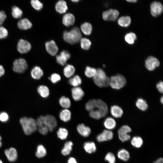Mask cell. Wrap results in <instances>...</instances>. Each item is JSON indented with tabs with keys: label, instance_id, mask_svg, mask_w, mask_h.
<instances>
[{
	"label": "cell",
	"instance_id": "43",
	"mask_svg": "<svg viewBox=\"0 0 163 163\" xmlns=\"http://www.w3.org/2000/svg\"><path fill=\"white\" fill-rule=\"evenodd\" d=\"M30 4L32 7L37 11L40 10L43 7V4L38 0H32Z\"/></svg>",
	"mask_w": 163,
	"mask_h": 163
},
{
	"label": "cell",
	"instance_id": "25",
	"mask_svg": "<svg viewBox=\"0 0 163 163\" xmlns=\"http://www.w3.org/2000/svg\"><path fill=\"white\" fill-rule=\"evenodd\" d=\"M59 117L61 120L64 122H67L71 119V112L68 109H64L60 112Z\"/></svg>",
	"mask_w": 163,
	"mask_h": 163
},
{
	"label": "cell",
	"instance_id": "24",
	"mask_svg": "<svg viewBox=\"0 0 163 163\" xmlns=\"http://www.w3.org/2000/svg\"><path fill=\"white\" fill-rule=\"evenodd\" d=\"M75 72L74 66L70 64L67 65L63 69V74L65 76L68 78H70L73 76Z\"/></svg>",
	"mask_w": 163,
	"mask_h": 163
},
{
	"label": "cell",
	"instance_id": "52",
	"mask_svg": "<svg viewBox=\"0 0 163 163\" xmlns=\"http://www.w3.org/2000/svg\"><path fill=\"white\" fill-rule=\"evenodd\" d=\"M67 163H78L75 159L73 157H71L68 159Z\"/></svg>",
	"mask_w": 163,
	"mask_h": 163
},
{
	"label": "cell",
	"instance_id": "14",
	"mask_svg": "<svg viewBox=\"0 0 163 163\" xmlns=\"http://www.w3.org/2000/svg\"><path fill=\"white\" fill-rule=\"evenodd\" d=\"M4 153L7 159L11 162H14L17 159L18 153L14 148L10 147L5 149Z\"/></svg>",
	"mask_w": 163,
	"mask_h": 163
},
{
	"label": "cell",
	"instance_id": "26",
	"mask_svg": "<svg viewBox=\"0 0 163 163\" xmlns=\"http://www.w3.org/2000/svg\"><path fill=\"white\" fill-rule=\"evenodd\" d=\"M117 156L122 161H127L129 159L130 154L127 150L124 149H122L118 152Z\"/></svg>",
	"mask_w": 163,
	"mask_h": 163
},
{
	"label": "cell",
	"instance_id": "17",
	"mask_svg": "<svg viewBox=\"0 0 163 163\" xmlns=\"http://www.w3.org/2000/svg\"><path fill=\"white\" fill-rule=\"evenodd\" d=\"M71 93L72 97L75 101L81 100L85 95L84 91L79 86L73 87L71 89Z\"/></svg>",
	"mask_w": 163,
	"mask_h": 163
},
{
	"label": "cell",
	"instance_id": "13",
	"mask_svg": "<svg viewBox=\"0 0 163 163\" xmlns=\"http://www.w3.org/2000/svg\"><path fill=\"white\" fill-rule=\"evenodd\" d=\"M113 133L111 131L105 129L96 137L97 140L99 142L110 140L113 139Z\"/></svg>",
	"mask_w": 163,
	"mask_h": 163
},
{
	"label": "cell",
	"instance_id": "36",
	"mask_svg": "<svg viewBox=\"0 0 163 163\" xmlns=\"http://www.w3.org/2000/svg\"><path fill=\"white\" fill-rule=\"evenodd\" d=\"M46 150L42 145H39L37 147L35 155L38 158H42L45 157L46 154Z\"/></svg>",
	"mask_w": 163,
	"mask_h": 163
},
{
	"label": "cell",
	"instance_id": "58",
	"mask_svg": "<svg viewBox=\"0 0 163 163\" xmlns=\"http://www.w3.org/2000/svg\"><path fill=\"white\" fill-rule=\"evenodd\" d=\"M0 163H3L1 159H0Z\"/></svg>",
	"mask_w": 163,
	"mask_h": 163
},
{
	"label": "cell",
	"instance_id": "49",
	"mask_svg": "<svg viewBox=\"0 0 163 163\" xmlns=\"http://www.w3.org/2000/svg\"><path fill=\"white\" fill-rule=\"evenodd\" d=\"M6 18L5 12L3 11H0V25L3 24Z\"/></svg>",
	"mask_w": 163,
	"mask_h": 163
},
{
	"label": "cell",
	"instance_id": "29",
	"mask_svg": "<svg viewBox=\"0 0 163 163\" xmlns=\"http://www.w3.org/2000/svg\"><path fill=\"white\" fill-rule=\"evenodd\" d=\"M38 93L43 98H46L50 94V90L48 88L44 85H40L37 88Z\"/></svg>",
	"mask_w": 163,
	"mask_h": 163
},
{
	"label": "cell",
	"instance_id": "40",
	"mask_svg": "<svg viewBox=\"0 0 163 163\" xmlns=\"http://www.w3.org/2000/svg\"><path fill=\"white\" fill-rule=\"evenodd\" d=\"M81 48L85 50H88L91 45V42L88 39L86 38H81L80 40Z\"/></svg>",
	"mask_w": 163,
	"mask_h": 163
},
{
	"label": "cell",
	"instance_id": "45",
	"mask_svg": "<svg viewBox=\"0 0 163 163\" xmlns=\"http://www.w3.org/2000/svg\"><path fill=\"white\" fill-rule=\"evenodd\" d=\"M49 79L52 83L55 84L61 80V78L59 74L54 73L51 75L49 77Z\"/></svg>",
	"mask_w": 163,
	"mask_h": 163
},
{
	"label": "cell",
	"instance_id": "22",
	"mask_svg": "<svg viewBox=\"0 0 163 163\" xmlns=\"http://www.w3.org/2000/svg\"><path fill=\"white\" fill-rule=\"evenodd\" d=\"M55 9L56 11L60 14H63L68 10L66 2L64 0H59L56 4Z\"/></svg>",
	"mask_w": 163,
	"mask_h": 163
},
{
	"label": "cell",
	"instance_id": "34",
	"mask_svg": "<svg viewBox=\"0 0 163 163\" xmlns=\"http://www.w3.org/2000/svg\"><path fill=\"white\" fill-rule=\"evenodd\" d=\"M81 29L84 34L88 35L91 34L92 27L91 24L88 22H85L81 25Z\"/></svg>",
	"mask_w": 163,
	"mask_h": 163
},
{
	"label": "cell",
	"instance_id": "28",
	"mask_svg": "<svg viewBox=\"0 0 163 163\" xmlns=\"http://www.w3.org/2000/svg\"><path fill=\"white\" fill-rule=\"evenodd\" d=\"M131 22V18L128 16H121L117 20L118 24L120 26L123 27H126L129 26Z\"/></svg>",
	"mask_w": 163,
	"mask_h": 163
},
{
	"label": "cell",
	"instance_id": "47",
	"mask_svg": "<svg viewBox=\"0 0 163 163\" xmlns=\"http://www.w3.org/2000/svg\"><path fill=\"white\" fill-rule=\"evenodd\" d=\"M9 119L8 114L5 112H2L0 113V121L3 123L8 121Z\"/></svg>",
	"mask_w": 163,
	"mask_h": 163
},
{
	"label": "cell",
	"instance_id": "53",
	"mask_svg": "<svg viewBox=\"0 0 163 163\" xmlns=\"http://www.w3.org/2000/svg\"><path fill=\"white\" fill-rule=\"evenodd\" d=\"M153 163H163V159L162 158H160L153 162Z\"/></svg>",
	"mask_w": 163,
	"mask_h": 163
},
{
	"label": "cell",
	"instance_id": "19",
	"mask_svg": "<svg viewBox=\"0 0 163 163\" xmlns=\"http://www.w3.org/2000/svg\"><path fill=\"white\" fill-rule=\"evenodd\" d=\"M75 22V18L73 15L70 13L64 14L63 17L62 22L67 27L72 25Z\"/></svg>",
	"mask_w": 163,
	"mask_h": 163
},
{
	"label": "cell",
	"instance_id": "8",
	"mask_svg": "<svg viewBox=\"0 0 163 163\" xmlns=\"http://www.w3.org/2000/svg\"><path fill=\"white\" fill-rule=\"evenodd\" d=\"M44 125L47 128L49 131L53 132L57 126V120L53 115H46L44 116Z\"/></svg>",
	"mask_w": 163,
	"mask_h": 163
},
{
	"label": "cell",
	"instance_id": "31",
	"mask_svg": "<svg viewBox=\"0 0 163 163\" xmlns=\"http://www.w3.org/2000/svg\"><path fill=\"white\" fill-rule=\"evenodd\" d=\"M130 142L133 146L137 148H139L142 146L143 142L142 138L141 137L136 136L133 137Z\"/></svg>",
	"mask_w": 163,
	"mask_h": 163
},
{
	"label": "cell",
	"instance_id": "5",
	"mask_svg": "<svg viewBox=\"0 0 163 163\" xmlns=\"http://www.w3.org/2000/svg\"><path fill=\"white\" fill-rule=\"evenodd\" d=\"M110 78L109 85L113 89H120L123 87L126 84L125 78L121 74L113 76Z\"/></svg>",
	"mask_w": 163,
	"mask_h": 163
},
{
	"label": "cell",
	"instance_id": "55",
	"mask_svg": "<svg viewBox=\"0 0 163 163\" xmlns=\"http://www.w3.org/2000/svg\"><path fill=\"white\" fill-rule=\"evenodd\" d=\"M127 2H137V0H127Z\"/></svg>",
	"mask_w": 163,
	"mask_h": 163
},
{
	"label": "cell",
	"instance_id": "18",
	"mask_svg": "<svg viewBox=\"0 0 163 163\" xmlns=\"http://www.w3.org/2000/svg\"><path fill=\"white\" fill-rule=\"evenodd\" d=\"M77 129L78 133L81 136L85 137L89 136L91 132L90 128L85 126L83 123L78 124L77 126Z\"/></svg>",
	"mask_w": 163,
	"mask_h": 163
},
{
	"label": "cell",
	"instance_id": "30",
	"mask_svg": "<svg viewBox=\"0 0 163 163\" xmlns=\"http://www.w3.org/2000/svg\"><path fill=\"white\" fill-rule=\"evenodd\" d=\"M84 148L85 151L89 154L94 152L96 150V145L93 142H85L84 144Z\"/></svg>",
	"mask_w": 163,
	"mask_h": 163
},
{
	"label": "cell",
	"instance_id": "23",
	"mask_svg": "<svg viewBox=\"0 0 163 163\" xmlns=\"http://www.w3.org/2000/svg\"><path fill=\"white\" fill-rule=\"evenodd\" d=\"M104 125L106 129L111 130L115 128L116 123L114 119L111 117H108L104 120Z\"/></svg>",
	"mask_w": 163,
	"mask_h": 163
},
{
	"label": "cell",
	"instance_id": "32",
	"mask_svg": "<svg viewBox=\"0 0 163 163\" xmlns=\"http://www.w3.org/2000/svg\"><path fill=\"white\" fill-rule=\"evenodd\" d=\"M73 143L71 141L66 142L64 144V146L61 150V153L64 156L70 154L72 149Z\"/></svg>",
	"mask_w": 163,
	"mask_h": 163
},
{
	"label": "cell",
	"instance_id": "20",
	"mask_svg": "<svg viewBox=\"0 0 163 163\" xmlns=\"http://www.w3.org/2000/svg\"><path fill=\"white\" fill-rule=\"evenodd\" d=\"M19 29L22 30H27L30 28L32 27V23L28 19L24 18L20 20L17 24Z\"/></svg>",
	"mask_w": 163,
	"mask_h": 163
},
{
	"label": "cell",
	"instance_id": "41",
	"mask_svg": "<svg viewBox=\"0 0 163 163\" xmlns=\"http://www.w3.org/2000/svg\"><path fill=\"white\" fill-rule=\"evenodd\" d=\"M57 134L59 139L61 140H64L67 138L68 135V132L66 129L61 127L58 130Z\"/></svg>",
	"mask_w": 163,
	"mask_h": 163
},
{
	"label": "cell",
	"instance_id": "33",
	"mask_svg": "<svg viewBox=\"0 0 163 163\" xmlns=\"http://www.w3.org/2000/svg\"><path fill=\"white\" fill-rule=\"evenodd\" d=\"M60 105L64 109H68L71 106V102L70 99L65 96L61 97L59 100Z\"/></svg>",
	"mask_w": 163,
	"mask_h": 163
},
{
	"label": "cell",
	"instance_id": "21",
	"mask_svg": "<svg viewBox=\"0 0 163 163\" xmlns=\"http://www.w3.org/2000/svg\"><path fill=\"white\" fill-rule=\"evenodd\" d=\"M30 75L32 78L38 80L40 79L43 75V72L40 67L36 66L32 69Z\"/></svg>",
	"mask_w": 163,
	"mask_h": 163
},
{
	"label": "cell",
	"instance_id": "42",
	"mask_svg": "<svg viewBox=\"0 0 163 163\" xmlns=\"http://www.w3.org/2000/svg\"><path fill=\"white\" fill-rule=\"evenodd\" d=\"M96 72V69L93 67L90 66H87L85 68V76L88 78H93Z\"/></svg>",
	"mask_w": 163,
	"mask_h": 163
},
{
	"label": "cell",
	"instance_id": "7",
	"mask_svg": "<svg viewBox=\"0 0 163 163\" xmlns=\"http://www.w3.org/2000/svg\"><path fill=\"white\" fill-rule=\"evenodd\" d=\"M132 131L131 128L128 125L121 126L118 130V138L122 142H125L129 140L131 136L129 134Z\"/></svg>",
	"mask_w": 163,
	"mask_h": 163
},
{
	"label": "cell",
	"instance_id": "11",
	"mask_svg": "<svg viewBox=\"0 0 163 163\" xmlns=\"http://www.w3.org/2000/svg\"><path fill=\"white\" fill-rule=\"evenodd\" d=\"M119 14L118 11L116 9H110L103 13L102 18L105 21H115Z\"/></svg>",
	"mask_w": 163,
	"mask_h": 163
},
{
	"label": "cell",
	"instance_id": "10",
	"mask_svg": "<svg viewBox=\"0 0 163 163\" xmlns=\"http://www.w3.org/2000/svg\"><path fill=\"white\" fill-rule=\"evenodd\" d=\"M31 48L30 43L28 41L23 39L19 40L17 45V50L21 54L27 53L30 50Z\"/></svg>",
	"mask_w": 163,
	"mask_h": 163
},
{
	"label": "cell",
	"instance_id": "35",
	"mask_svg": "<svg viewBox=\"0 0 163 163\" xmlns=\"http://www.w3.org/2000/svg\"><path fill=\"white\" fill-rule=\"evenodd\" d=\"M69 84L74 87H78L81 85L82 80L80 77L76 75L70 78L69 80Z\"/></svg>",
	"mask_w": 163,
	"mask_h": 163
},
{
	"label": "cell",
	"instance_id": "48",
	"mask_svg": "<svg viewBox=\"0 0 163 163\" xmlns=\"http://www.w3.org/2000/svg\"><path fill=\"white\" fill-rule=\"evenodd\" d=\"M37 129L40 133L43 135H46L49 131L47 128L45 126L37 127Z\"/></svg>",
	"mask_w": 163,
	"mask_h": 163
},
{
	"label": "cell",
	"instance_id": "16",
	"mask_svg": "<svg viewBox=\"0 0 163 163\" xmlns=\"http://www.w3.org/2000/svg\"><path fill=\"white\" fill-rule=\"evenodd\" d=\"M47 52L51 55L54 56L58 51V48L55 41L53 40L47 42L45 43Z\"/></svg>",
	"mask_w": 163,
	"mask_h": 163
},
{
	"label": "cell",
	"instance_id": "6",
	"mask_svg": "<svg viewBox=\"0 0 163 163\" xmlns=\"http://www.w3.org/2000/svg\"><path fill=\"white\" fill-rule=\"evenodd\" d=\"M28 68V64L26 61L23 58L15 59L13 63V71L17 73H23Z\"/></svg>",
	"mask_w": 163,
	"mask_h": 163
},
{
	"label": "cell",
	"instance_id": "46",
	"mask_svg": "<svg viewBox=\"0 0 163 163\" xmlns=\"http://www.w3.org/2000/svg\"><path fill=\"white\" fill-rule=\"evenodd\" d=\"M8 35V32L7 29L4 27L0 26V39H4L6 38Z\"/></svg>",
	"mask_w": 163,
	"mask_h": 163
},
{
	"label": "cell",
	"instance_id": "1",
	"mask_svg": "<svg viewBox=\"0 0 163 163\" xmlns=\"http://www.w3.org/2000/svg\"><path fill=\"white\" fill-rule=\"evenodd\" d=\"M89 114L91 118L99 120L105 117L108 112L107 104L100 99H96Z\"/></svg>",
	"mask_w": 163,
	"mask_h": 163
},
{
	"label": "cell",
	"instance_id": "3",
	"mask_svg": "<svg viewBox=\"0 0 163 163\" xmlns=\"http://www.w3.org/2000/svg\"><path fill=\"white\" fill-rule=\"evenodd\" d=\"M82 34L80 29L77 27L73 28L69 31H65L63 38L67 43L74 44L78 43L81 39Z\"/></svg>",
	"mask_w": 163,
	"mask_h": 163
},
{
	"label": "cell",
	"instance_id": "38",
	"mask_svg": "<svg viewBox=\"0 0 163 163\" xmlns=\"http://www.w3.org/2000/svg\"><path fill=\"white\" fill-rule=\"evenodd\" d=\"M23 14L22 10L18 7L14 6L12 7L11 14L14 18L16 19L20 18L22 17Z\"/></svg>",
	"mask_w": 163,
	"mask_h": 163
},
{
	"label": "cell",
	"instance_id": "12",
	"mask_svg": "<svg viewBox=\"0 0 163 163\" xmlns=\"http://www.w3.org/2000/svg\"><path fill=\"white\" fill-rule=\"evenodd\" d=\"M150 12L152 15L157 17L162 12L163 7L161 2L158 1H154L150 5Z\"/></svg>",
	"mask_w": 163,
	"mask_h": 163
},
{
	"label": "cell",
	"instance_id": "54",
	"mask_svg": "<svg viewBox=\"0 0 163 163\" xmlns=\"http://www.w3.org/2000/svg\"><path fill=\"white\" fill-rule=\"evenodd\" d=\"M2 137L0 135V148H1L2 145Z\"/></svg>",
	"mask_w": 163,
	"mask_h": 163
},
{
	"label": "cell",
	"instance_id": "44",
	"mask_svg": "<svg viewBox=\"0 0 163 163\" xmlns=\"http://www.w3.org/2000/svg\"><path fill=\"white\" fill-rule=\"evenodd\" d=\"M105 160L108 163H115L116 158L114 154L110 152H108L106 155Z\"/></svg>",
	"mask_w": 163,
	"mask_h": 163
},
{
	"label": "cell",
	"instance_id": "51",
	"mask_svg": "<svg viewBox=\"0 0 163 163\" xmlns=\"http://www.w3.org/2000/svg\"><path fill=\"white\" fill-rule=\"evenodd\" d=\"M5 73V70L3 67L0 65V77L3 75Z\"/></svg>",
	"mask_w": 163,
	"mask_h": 163
},
{
	"label": "cell",
	"instance_id": "56",
	"mask_svg": "<svg viewBox=\"0 0 163 163\" xmlns=\"http://www.w3.org/2000/svg\"><path fill=\"white\" fill-rule=\"evenodd\" d=\"M160 102L162 104H163V96H161V97L160 98Z\"/></svg>",
	"mask_w": 163,
	"mask_h": 163
},
{
	"label": "cell",
	"instance_id": "57",
	"mask_svg": "<svg viewBox=\"0 0 163 163\" xmlns=\"http://www.w3.org/2000/svg\"><path fill=\"white\" fill-rule=\"evenodd\" d=\"M72 1L73 2H78L79 1L77 0H72Z\"/></svg>",
	"mask_w": 163,
	"mask_h": 163
},
{
	"label": "cell",
	"instance_id": "37",
	"mask_svg": "<svg viewBox=\"0 0 163 163\" xmlns=\"http://www.w3.org/2000/svg\"><path fill=\"white\" fill-rule=\"evenodd\" d=\"M136 104L138 109L143 111L146 110L148 108L146 101L142 98H139L137 100Z\"/></svg>",
	"mask_w": 163,
	"mask_h": 163
},
{
	"label": "cell",
	"instance_id": "15",
	"mask_svg": "<svg viewBox=\"0 0 163 163\" xmlns=\"http://www.w3.org/2000/svg\"><path fill=\"white\" fill-rule=\"evenodd\" d=\"M71 55L67 51L63 50L60 54L56 56L57 62L61 65L64 66L66 64L67 61L70 58Z\"/></svg>",
	"mask_w": 163,
	"mask_h": 163
},
{
	"label": "cell",
	"instance_id": "9",
	"mask_svg": "<svg viewBox=\"0 0 163 163\" xmlns=\"http://www.w3.org/2000/svg\"><path fill=\"white\" fill-rule=\"evenodd\" d=\"M160 64L158 60L152 56H149L145 61V66L146 68L150 71H153L157 67L159 66Z\"/></svg>",
	"mask_w": 163,
	"mask_h": 163
},
{
	"label": "cell",
	"instance_id": "27",
	"mask_svg": "<svg viewBox=\"0 0 163 163\" xmlns=\"http://www.w3.org/2000/svg\"><path fill=\"white\" fill-rule=\"evenodd\" d=\"M110 113L112 116L116 118L121 117L123 111L122 108L117 105H113L110 108Z\"/></svg>",
	"mask_w": 163,
	"mask_h": 163
},
{
	"label": "cell",
	"instance_id": "2",
	"mask_svg": "<svg viewBox=\"0 0 163 163\" xmlns=\"http://www.w3.org/2000/svg\"><path fill=\"white\" fill-rule=\"evenodd\" d=\"M20 123L24 133L26 135H30L37 129L36 120L31 117H23L20 119Z\"/></svg>",
	"mask_w": 163,
	"mask_h": 163
},
{
	"label": "cell",
	"instance_id": "39",
	"mask_svg": "<svg viewBox=\"0 0 163 163\" xmlns=\"http://www.w3.org/2000/svg\"><path fill=\"white\" fill-rule=\"evenodd\" d=\"M137 38L136 34L133 32H129L125 36V40L128 44H133Z\"/></svg>",
	"mask_w": 163,
	"mask_h": 163
},
{
	"label": "cell",
	"instance_id": "4",
	"mask_svg": "<svg viewBox=\"0 0 163 163\" xmlns=\"http://www.w3.org/2000/svg\"><path fill=\"white\" fill-rule=\"evenodd\" d=\"M94 83L100 88L106 87L109 85L110 78L102 69H96V72L93 78Z\"/></svg>",
	"mask_w": 163,
	"mask_h": 163
},
{
	"label": "cell",
	"instance_id": "50",
	"mask_svg": "<svg viewBox=\"0 0 163 163\" xmlns=\"http://www.w3.org/2000/svg\"><path fill=\"white\" fill-rule=\"evenodd\" d=\"M156 88L158 91L161 93H162L163 91V82L160 81L157 84Z\"/></svg>",
	"mask_w": 163,
	"mask_h": 163
}]
</instances>
